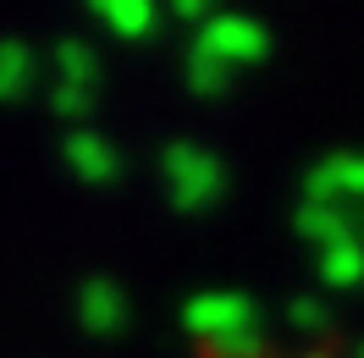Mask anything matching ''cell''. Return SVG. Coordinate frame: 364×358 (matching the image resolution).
Here are the masks:
<instances>
[{
    "instance_id": "cell-1",
    "label": "cell",
    "mask_w": 364,
    "mask_h": 358,
    "mask_svg": "<svg viewBox=\"0 0 364 358\" xmlns=\"http://www.w3.org/2000/svg\"><path fill=\"white\" fill-rule=\"evenodd\" d=\"M188 336L215 358H254L259 353V309L237 292H199L182 309Z\"/></svg>"
},
{
    "instance_id": "cell-2",
    "label": "cell",
    "mask_w": 364,
    "mask_h": 358,
    "mask_svg": "<svg viewBox=\"0 0 364 358\" xmlns=\"http://www.w3.org/2000/svg\"><path fill=\"white\" fill-rule=\"evenodd\" d=\"M160 188L177 215H205L227 193V160L193 138H177L160 149Z\"/></svg>"
},
{
    "instance_id": "cell-3",
    "label": "cell",
    "mask_w": 364,
    "mask_h": 358,
    "mask_svg": "<svg viewBox=\"0 0 364 358\" xmlns=\"http://www.w3.org/2000/svg\"><path fill=\"white\" fill-rule=\"evenodd\" d=\"M188 50L221 61L227 72H243V67H254V61L271 55V33H265V23H254V17H232V11H221V17H210V23L193 33V45H188Z\"/></svg>"
},
{
    "instance_id": "cell-4",
    "label": "cell",
    "mask_w": 364,
    "mask_h": 358,
    "mask_svg": "<svg viewBox=\"0 0 364 358\" xmlns=\"http://www.w3.org/2000/svg\"><path fill=\"white\" fill-rule=\"evenodd\" d=\"M77 325L94 336V342H116V336L133 325V298L122 281L111 276H89L77 287Z\"/></svg>"
},
{
    "instance_id": "cell-5",
    "label": "cell",
    "mask_w": 364,
    "mask_h": 358,
    "mask_svg": "<svg viewBox=\"0 0 364 358\" xmlns=\"http://www.w3.org/2000/svg\"><path fill=\"white\" fill-rule=\"evenodd\" d=\"M61 160H67L72 177L89 182V188H116L122 182V149L105 133H94V127H72L61 138Z\"/></svg>"
},
{
    "instance_id": "cell-6",
    "label": "cell",
    "mask_w": 364,
    "mask_h": 358,
    "mask_svg": "<svg viewBox=\"0 0 364 358\" xmlns=\"http://www.w3.org/2000/svg\"><path fill=\"white\" fill-rule=\"evenodd\" d=\"M304 199L315 204H342V199H364V155H326L309 171V193Z\"/></svg>"
},
{
    "instance_id": "cell-7",
    "label": "cell",
    "mask_w": 364,
    "mask_h": 358,
    "mask_svg": "<svg viewBox=\"0 0 364 358\" xmlns=\"http://www.w3.org/2000/svg\"><path fill=\"white\" fill-rule=\"evenodd\" d=\"M39 55L23 39H0V105H17V99H33L39 89Z\"/></svg>"
},
{
    "instance_id": "cell-8",
    "label": "cell",
    "mask_w": 364,
    "mask_h": 358,
    "mask_svg": "<svg viewBox=\"0 0 364 358\" xmlns=\"http://www.w3.org/2000/svg\"><path fill=\"white\" fill-rule=\"evenodd\" d=\"M50 67H55V83H67V89L100 94V83H105V61L94 55L89 39H61L50 50Z\"/></svg>"
},
{
    "instance_id": "cell-9",
    "label": "cell",
    "mask_w": 364,
    "mask_h": 358,
    "mask_svg": "<svg viewBox=\"0 0 364 358\" xmlns=\"http://www.w3.org/2000/svg\"><path fill=\"white\" fill-rule=\"evenodd\" d=\"M94 23H105L122 45H144L160 28V11L149 0H105V6H94Z\"/></svg>"
},
{
    "instance_id": "cell-10",
    "label": "cell",
    "mask_w": 364,
    "mask_h": 358,
    "mask_svg": "<svg viewBox=\"0 0 364 358\" xmlns=\"http://www.w3.org/2000/svg\"><path fill=\"white\" fill-rule=\"evenodd\" d=\"M315 259H320V281L326 287H359L364 281V237L359 232L331 248H315Z\"/></svg>"
},
{
    "instance_id": "cell-11",
    "label": "cell",
    "mask_w": 364,
    "mask_h": 358,
    "mask_svg": "<svg viewBox=\"0 0 364 358\" xmlns=\"http://www.w3.org/2000/svg\"><path fill=\"white\" fill-rule=\"evenodd\" d=\"M182 77H188V89L199 94V99H215V94H227L232 83H237V72H227L221 61H210V55H199V50H188Z\"/></svg>"
},
{
    "instance_id": "cell-12",
    "label": "cell",
    "mask_w": 364,
    "mask_h": 358,
    "mask_svg": "<svg viewBox=\"0 0 364 358\" xmlns=\"http://www.w3.org/2000/svg\"><path fill=\"white\" fill-rule=\"evenodd\" d=\"M320 320H326V314H320V303H309V298H304V303H293V325H304V331H309V325H320Z\"/></svg>"
},
{
    "instance_id": "cell-13",
    "label": "cell",
    "mask_w": 364,
    "mask_h": 358,
    "mask_svg": "<svg viewBox=\"0 0 364 358\" xmlns=\"http://www.w3.org/2000/svg\"><path fill=\"white\" fill-rule=\"evenodd\" d=\"M353 226H359V237H364V215H359V221H353Z\"/></svg>"
}]
</instances>
